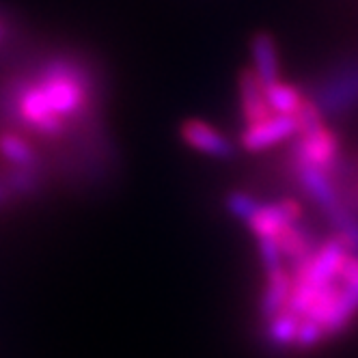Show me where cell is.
Here are the masks:
<instances>
[{"mask_svg":"<svg viewBox=\"0 0 358 358\" xmlns=\"http://www.w3.org/2000/svg\"><path fill=\"white\" fill-rule=\"evenodd\" d=\"M324 117H348L358 110V59H345L332 67L309 91Z\"/></svg>","mask_w":358,"mask_h":358,"instance_id":"cell-1","label":"cell"},{"mask_svg":"<svg viewBox=\"0 0 358 358\" xmlns=\"http://www.w3.org/2000/svg\"><path fill=\"white\" fill-rule=\"evenodd\" d=\"M179 138L192 151L212 160H231L236 156V145L222 130L203 119H186L179 125Z\"/></svg>","mask_w":358,"mask_h":358,"instance_id":"cell-2","label":"cell"},{"mask_svg":"<svg viewBox=\"0 0 358 358\" xmlns=\"http://www.w3.org/2000/svg\"><path fill=\"white\" fill-rule=\"evenodd\" d=\"M298 136H300L298 143L292 147V153L298 160L311 166H317L326 173L335 169V164L341 158V143L332 127L324 123L315 127V130L298 134Z\"/></svg>","mask_w":358,"mask_h":358,"instance_id":"cell-3","label":"cell"},{"mask_svg":"<svg viewBox=\"0 0 358 358\" xmlns=\"http://www.w3.org/2000/svg\"><path fill=\"white\" fill-rule=\"evenodd\" d=\"M302 218V206L294 199H280L274 203H262L248 220L246 227L255 238H278L280 234L298 224Z\"/></svg>","mask_w":358,"mask_h":358,"instance_id":"cell-4","label":"cell"},{"mask_svg":"<svg viewBox=\"0 0 358 358\" xmlns=\"http://www.w3.org/2000/svg\"><path fill=\"white\" fill-rule=\"evenodd\" d=\"M298 134L294 115H272L259 123L246 125L240 134V147L248 153H262Z\"/></svg>","mask_w":358,"mask_h":358,"instance_id":"cell-5","label":"cell"},{"mask_svg":"<svg viewBox=\"0 0 358 358\" xmlns=\"http://www.w3.org/2000/svg\"><path fill=\"white\" fill-rule=\"evenodd\" d=\"M238 99H240V113L246 125L259 123L274 115L266 99L264 83L257 78V73L252 69H244L238 76Z\"/></svg>","mask_w":358,"mask_h":358,"instance_id":"cell-6","label":"cell"},{"mask_svg":"<svg viewBox=\"0 0 358 358\" xmlns=\"http://www.w3.org/2000/svg\"><path fill=\"white\" fill-rule=\"evenodd\" d=\"M289 294H292V272L285 266L266 272V285L259 298L262 317L268 322L280 311H285L289 302Z\"/></svg>","mask_w":358,"mask_h":358,"instance_id":"cell-7","label":"cell"},{"mask_svg":"<svg viewBox=\"0 0 358 358\" xmlns=\"http://www.w3.org/2000/svg\"><path fill=\"white\" fill-rule=\"evenodd\" d=\"M250 55L255 73L264 85H272L280 80V65H278V50L276 41L268 33H257L250 41Z\"/></svg>","mask_w":358,"mask_h":358,"instance_id":"cell-8","label":"cell"},{"mask_svg":"<svg viewBox=\"0 0 358 358\" xmlns=\"http://www.w3.org/2000/svg\"><path fill=\"white\" fill-rule=\"evenodd\" d=\"M0 156L9 166H41L37 147L17 132H0Z\"/></svg>","mask_w":358,"mask_h":358,"instance_id":"cell-9","label":"cell"},{"mask_svg":"<svg viewBox=\"0 0 358 358\" xmlns=\"http://www.w3.org/2000/svg\"><path fill=\"white\" fill-rule=\"evenodd\" d=\"M3 184L11 196H35L41 190V166H9L3 175Z\"/></svg>","mask_w":358,"mask_h":358,"instance_id":"cell-10","label":"cell"},{"mask_svg":"<svg viewBox=\"0 0 358 358\" xmlns=\"http://www.w3.org/2000/svg\"><path fill=\"white\" fill-rule=\"evenodd\" d=\"M264 89H266V99L274 115H296L306 97V93H302L296 85H289L283 80L264 85Z\"/></svg>","mask_w":358,"mask_h":358,"instance_id":"cell-11","label":"cell"},{"mask_svg":"<svg viewBox=\"0 0 358 358\" xmlns=\"http://www.w3.org/2000/svg\"><path fill=\"white\" fill-rule=\"evenodd\" d=\"M300 315L292 313L289 309L280 311L278 315H274L272 320H268V328H266V339L272 348L276 350H287L294 348L296 343V335H298V326H300Z\"/></svg>","mask_w":358,"mask_h":358,"instance_id":"cell-12","label":"cell"},{"mask_svg":"<svg viewBox=\"0 0 358 358\" xmlns=\"http://www.w3.org/2000/svg\"><path fill=\"white\" fill-rule=\"evenodd\" d=\"M262 206V201L257 196H252L250 192H244V190H231L227 196H224V208L227 212L231 214L234 218L238 220H248L257 208Z\"/></svg>","mask_w":358,"mask_h":358,"instance_id":"cell-13","label":"cell"},{"mask_svg":"<svg viewBox=\"0 0 358 358\" xmlns=\"http://www.w3.org/2000/svg\"><path fill=\"white\" fill-rule=\"evenodd\" d=\"M324 339H328L324 328L317 322L309 320V317H302L300 320V326H298V335H296L294 348L296 350H302V352H309V350H315Z\"/></svg>","mask_w":358,"mask_h":358,"instance_id":"cell-14","label":"cell"},{"mask_svg":"<svg viewBox=\"0 0 358 358\" xmlns=\"http://www.w3.org/2000/svg\"><path fill=\"white\" fill-rule=\"evenodd\" d=\"M257 250H259V259H262V266H264L266 272L285 266V257H283V252H280L274 238H259L257 240Z\"/></svg>","mask_w":358,"mask_h":358,"instance_id":"cell-15","label":"cell"},{"mask_svg":"<svg viewBox=\"0 0 358 358\" xmlns=\"http://www.w3.org/2000/svg\"><path fill=\"white\" fill-rule=\"evenodd\" d=\"M9 201H11V192H9L7 186L3 184V179H0V208H5Z\"/></svg>","mask_w":358,"mask_h":358,"instance_id":"cell-16","label":"cell"},{"mask_svg":"<svg viewBox=\"0 0 358 358\" xmlns=\"http://www.w3.org/2000/svg\"><path fill=\"white\" fill-rule=\"evenodd\" d=\"M5 33H7V29H5V22H3V20H0V39H3V37H5Z\"/></svg>","mask_w":358,"mask_h":358,"instance_id":"cell-17","label":"cell"},{"mask_svg":"<svg viewBox=\"0 0 358 358\" xmlns=\"http://www.w3.org/2000/svg\"><path fill=\"white\" fill-rule=\"evenodd\" d=\"M356 196H358V190H356Z\"/></svg>","mask_w":358,"mask_h":358,"instance_id":"cell-18","label":"cell"}]
</instances>
